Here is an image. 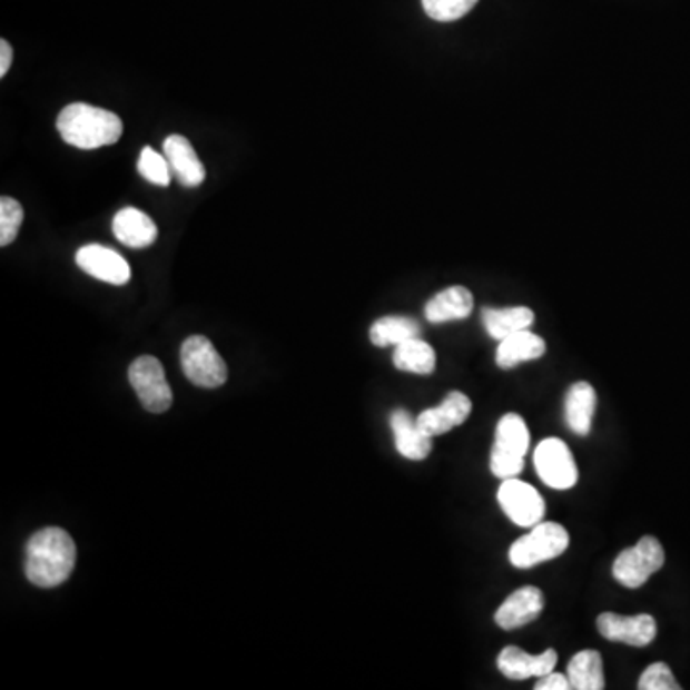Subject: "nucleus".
I'll return each mask as SVG.
<instances>
[{"label":"nucleus","instance_id":"423d86ee","mask_svg":"<svg viewBox=\"0 0 690 690\" xmlns=\"http://www.w3.org/2000/svg\"><path fill=\"white\" fill-rule=\"evenodd\" d=\"M663 560H666V554H663L660 541L652 535H647L635 546L618 554L612 573L621 585L628 589H639L649 581L652 573L663 566Z\"/></svg>","mask_w":690,"mask_h":690},{"label":"nucleus","instance_id":"a878e982","mask_svg":"<svg viewBox=\"0 0 690 690\" xmlns=\"http://www.w3.org/2000/svg\"><path fill=\"white\" fill-rule=\"evenodd\" d=\"M23 223V209L14 198H0V246H8L16 240Z\"/></svg>","mask_w":690,"mask_h":690},{"label":"nucleus","instance_id":"a211bd4d","mask_svg":"<svg viewBox=\"0 0 690 690\" xmlns=\"http://www.w3.org/2000/svg\"><path fill=\"white\" fill-rule=\"evenodd\" d=\"M474 309V296L464 286H451L447 290L435 294L426 304V318L434 325L448 323V321H461L469 317Z\"/></svg>","mask_w":690,"mask_h":690},{"label":"nucleus","instance_id":"4468645a","mask_svg":"<svg viewBox=\"0 0 690 690\" xmlns=\"http://www.w3.org/2000/svg\"><path fill=\"white\" fill-rule=\"evenodd\" d=\"M556 660H559L556 650L549 649L541 654L532 655L518 647H506L499 654L497 666L504 677H509L512 681H522L530 677H543L551 673L556 666Z\"/></svg>","mask_w":690,"mask_h":690},{"label":"nucleus","instance_id":"9d476101","mask_svg":"<svg viewBox=\"0 0 690 690\" xmlns=\"http://www.w3.org/2000/svg\"><path fill=\"white\" fill-rule=\"evenodd\" d=\"M597 629L608 641L625 642L637 649L649 647L658 633L655 620L649 614L620 615L604 612L597 620Z\"/></svg>","mask_w":690,"mask_h":690},{"label":"nucleus","instance_id":"cd10ccee","mask_svg":"<svg viewBox=\"0 0 690 690\" xmlns=\"http://www.w3.org/2000/svg\"><path fill=\"white\" fill-rule=\"evenodd\" d=\"M637 687L641 690H679L681 684L677 683L676 677L671 673L670 668L666 663L658 662L649 666Z\"/></svg>","mask_w":690,"mask_h":690},{"label":"nucleus","instance_id":"39448f33","mask_svg":"<svg viewBox=\"0 0 690 690\" xmlns=\"http://www.w3.org/2000/svg\"><path fill=\"white\" fill-rule=\"evenodd\" d=\"M180 366L194 386L214 390L227 382V365L206 336H190L180 347Z\"/></svg>","mask_w":690,"mask_h":690},{"label":"nucleus","instance_id":"4be33fe9","mask_svg":"<svg viewBox=\"0 0 690 690\" xmlns=\"http://www.w3.org/2000/svg\"><path fill=\"white\" fill-rule=\"evenodd\" d=\"M568 679H570V687L575 690L604 689L607 683H604L601 654L597 650L578 652L568 663Z\"/></svg>","mask_w":690,"mask_h":690},{"label":"nucleus","instance_id":"ddd939ff","mask_svg":"<svg viewBox=\"0 0 690 690\" xmlns=\"http://www.w3.org/2000/svg\"><path fill=\"white\" fill-rule=\"evenodd\" d=\"M470 413H472V401L463 392H448L442 405L418 414L416 424L434 437V435L447 434L448 430L461 426L469 418Z\"/></svg>","mask_w":690,"mask_h":690},{"label":"nucleus","instance_id":"c85d7f7f","mask_svg":"<svg viewBox=\"0 0 690 690\" xmlns=\"http://www.w3.org/2000/svg\"><path fill=\"white\" fill-rule=\"evenodd\" d=\"M570 687V679L562 673H546V676L539 677L538 683H535V690H568Z\"/></svg>","mask_w":690,"mask_h":690},{"label":"nucleus","instance_id":"7ed1b4c3","mask_svg":"<svg viewBox=\"0 0 690 690\" xmlns=\"http://www.w3.org/2000/svg\"><path fill=\"white\" fill-rule=\"evenodd\" d=\"M530 447V432L524 418L516 413L504 414L499 421L495 443L491 448V472L499 480L516 477L524 470V456Z\"/></svg>","mask_w":690,"mask_h":690},{"label":"nucleus","instance_id":"20e7f679","mask_svg":"<svg viewBox=\"0 0 690 690\" xmlns=\"http://www.w3.org/2000/svg\"><path fill=\"white\" fill-rule=\"evenodd\" d=\"M570 545V535L566 530L554 522H539L533 525L532 532L524 538L514 541L511 546L512 566L520 570L538 566L541 562L556 559L562 552H566Z\"/></svg>","mask_w":690,"mask_h":690},{"label":"nucleus","instance_id":"f257e3e1","mask_svg":"<svg viewBox=\"0 0 690 690\" xmlns=\"http://www.w3.org/2000/svg\"><path fill=\"white\" fill-rule=\"evenodd\" d=\"M73 539L62 528H45L31 535L26 546V575L33 585L52 589L62 585L76 568Z\"/></svg>","mask_w":690,"mask_h":690},{"label":"nucleus","instance_id":"6e6552de","mask_svg":"<svg viewBox=\"0 0 690 690\" xmlns=\"http://www.w3.org/2000/svg\"><path fill=\"white\" fill-rule=\"evenodd\" d=\"M539 477L552 490H570L580 477L572 451L559 437H546L533 455Z\"/></svg>","mask_w":690,"mask_h":690},{"label":"nucleus","instance_id":"1a4fd4ad","mask_svg":"<svg viewBox=\"0 0 690 690\" xmlns=\"http://www.w3.org/2000/svg\"><path fill=\"white\" fill-rule=\"evenodd\" d=\"M497 499L504 514L520 528H533L545 516V501L539 491L516 477H509L501 483Z\"/></svg>","mask_w":690,"mask_h":690},{"label":"nucleus","instance_id":"aec40b11","mask_svg":"<svg viewBox=\"0 0 690 690\" xmlns=\"http://www.w3.org/2000/svg\"><path fill=\"white\" fill-rule=\"evenodd\" d=\"M594 411H597V392L591 384L586 382H578L573 384L566 394V414L568 428L573 434L586 435L593 426Z\"/></svg>","mask_w":690,"mask_h":690},{"label":"nucleus","instance_id":"6ab92c4d","mask_svg":"<svg viewBox=\"0 0 690 690\" xmlns=\"http://www.w3.org/2000/svg\"><path fill=\"white\" fill-rule=\"evenodd\" d=\"M546 352V344L538 334H533L530 328L512 334L509 338L501 339L497 347L499 368H514L525 361H535L543 357Z\"/></svg>","mask_w":690,"mask_h":690},{"label":"nucleus","instance_id":"412c9836","mask_svg":"<svg viewBox=\"0 0 690 690\" xmlns=\"http://www.w3.org/2000/svg\"><path fill=\"white\" fill-rule=\"evenodd\" d=\"M483 326L491 338H509L520 331H528L535 321L532 309L528 307H509V309H483Z\"/></svg>","mask_w":690,"mask_h":690},{"label":"nucleus","instance_id":"f3484780","mask_svg":"<svg viewBox=\"0 0 690 690\" xmlns=\"http://www.w3.org/2000/svg\"><path fill=\"white\" fill-rule=\"evenodd\" d=\"M111 228L116 238L129 248H148L158 238L156 223L137 207H124L118 211Z\"/></svg>","mask_w":690,"mask_h":690},{"label":"nucleus","instance_id":"393cba45","mask_svg":"<svg viewBox=\"0 0 690 690\" xmlns=\"http://www.w3.org/2000/svg\"><path fill=\"white\" fill-rule=\"evenodd\" d=\"M138 172L145 177L148 183L158 185V187H167L171 183V167L167 158H161V154L156 152L150 146H145L140 158H138Z\"/></svg>","mask_w":690,"mask_h":690},{"label":"nucleus","instance_id":"0eeeda50","mask_svg":"<svg viewBox=\"0 0 690 690\" xmlns=\"http://www.w3.org/2000/svg\"><path fill=\"white\" fill-rule=\"evenodd\" d=\"M129 382L148 413H166L171 407L172 392L166 371L152 355H142L129 366Z\"/></svg>","mask_w":690,"mask_h":690},{"label":"nucleus","instance_id":"5701e85b","mask_svg":"<svg viewBox=\"0 0 690 690\" xmlns=\"http://www.w3.org/2000/svg\"><path fill=\"white\" fill-rule=\"evenodd\" d=\"M394 365L403 373L432 374L435 368V352L432 345L421 338H411L395 345Z\"/></svg>","mask_w":690,"mask_h":690},{"label":"nucleus","instance_id":"2eb2a0df","mask_svg":"<svg viewBox=\"0 0 690 690\" xmlns=\"http://www.w3.org/2000/svg\"><path fill=\"white\" fill-rule=\"evenodd\" d=\"M164 154H166L171 172L177 177L180 185L187 188L198 187L206 179V169L201 164L198 154L194 150L188 138L180 135H171L164 142Z\"/></svg>","mask_w":690,"mask_h":690},{"label":"nucleus","instance_id":"c756f323","mask_svg":"<svg viewBox=\"0 0 690 690\" xmlns=\"http://www.w3.org/2000/svg\"><path fill=\"white\" fill-rule=\"evenodd\" d=\"M12 66V47L8 45L7 39L0 41V77L8 73V69Z\"/></svg>","mask_w":690,"mask_h":690},{"label":"nucleus","instance_id":"dca6fc26","mask_svg":"<svg viewBox=\"0 0 690 690\" xmlns=\"http://www.w3.org/2000/svg\"><path fill=\"white\" fill-rule=\"evenodd\" d=\"M390 426L394 430L395 447L408 461H424L432 451V435L416 424L405 408H395L390 416Z\"/></svg>","mask_w":690,"mask_h":690},{"label":"nucleus","instance_id":"f8f14e48","mask_svg":"<svg viewBox=\"0 0 690 690\" xmlns=\"http://www.w3.org/2000/svg\"><path fill=\"white\" fill-rule=\"evenodd\" d=\"M545 608V597L538 586H522L506 599L495 612V623L504 631L522 628L538 620Z\"/></svg>","mask_w":690,"mask_h":690},{"label":"nucleus","instance_id":"b1692460","mask_svg":"<svg viewBox=\"0 0 690 690\" xmlns=\"http://www.w3.org/2000/svg\"><path fill=\"white\" fill-rule=\"evenodd\" d=\"M421 336V325L408 317H382L371 326V342L378 347L400 345Z\"/></svg>","mask_w":690,"mask_h":690},{"label":"nucleus","instance_id":"9b49d317","mask_svg":"<svg viewBox=\"0 0 690 690\" xmlns=\"http://www.w3.org/2000/svg\"><path fill=\"white\" fill-rule=\"evenodd\" d=\"M79 269L85 270L87 275L95 276L102 283L124 284L131 280V267L119 256L118 252L100 246V244H89L77 252L76 256Z\"/></svg>","mask_w":690,"mask_h":690},{"label":"nucleus","instance_id":"bb28decb","mask_svg":"<svg viewBox=\"0 0 690 690\" xmlns=\"http://www.w3.org/2000/svg\"><path fill=\"white\" fill-rule=\"evenodd\" d=\"M477 0H422L426 14L435 21L461 20L476 7Z\"/></svg>","mask_w":690,"mask_h":690},{"label":"nucleus","instance_id":"f03ea898","mask_svg":"<svg viewBox=\"0 0 690 690\" xmlns=\"http://www.w3.org/2000/svg\"><path fill=\"white\" fill-rule=\"evenodd\" d=\"M56 125L63 140L81 150L116 145L124 135V124L114 111L83 102L66 106Z\"/></svg>","mask_w":690,"mask_h":690}]
</instances>
